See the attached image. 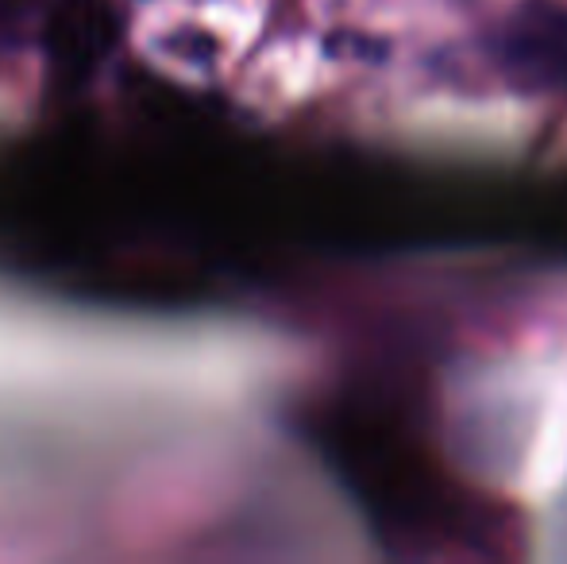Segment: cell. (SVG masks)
<instances>
[{
	"mask_svg": "<svg viewBox=\"0 0 567 564\" xmlns=\"http://www.w3.org/2000/svg\"><path fill=\"white\" fill-rule=\"evenodd\" d=\"M494 59L514 82L567 90V8L529 0L494 28Z\"/></svg>",
	"mask_w": 567,
	"mask_h": 564,
	"instance_id": "cell-1",
	"label": "cell"
}]
</instances>
